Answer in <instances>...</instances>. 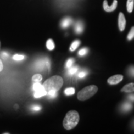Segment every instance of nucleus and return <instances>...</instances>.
<instances>
[{
  "label": "nucleus",
  "mask_w": 134,
  "mask_h": 134,
  "mask_svg": "<svg viewBox=\"0 0 134 134\" xmlns=\"http://www.w3.org/2000/svg\"><path fill=\"white\" fill-rule=\"evenodd\" d=\"M80 120L79 114L76 110H70L65 115L63 125L65 129L71 130L75 127Z\"/></svg>",
  "instance_id": "obj_1"
},
{
  "label": "nucleus",
  "mask_w": 134,
  "mask_h": 134,
  "mask_svg": "<svg viewBox=\"0 0 134 134\" xmlns=\"http://www.w3.org/2000/svg\"><path fill=\"white\" fill-rule=\"evenodd\" d=\"M133 125H134V121H133Z\"/></svg>",
  "instance_id": "obj_30"
},
{
  "label": "nucleus",
  "mask_w": 134,
  "mask_h": 134,
  "mask_svg": "<svg viewBox=\"0 0 134 134\" xmlns=\"http://www.w3.org/2000/svg\"><path fill=\"white\" fill-rule=\"evenodd\" d=\"M72 23H73V20H72L71 18H70V17H66V18H63L62 20L61 23H60V26L63 29H65V28H68L72 24Z\"/></svg>",
  "instance_id": "obj_7"
},
{
  "label": "nucleus",
  "mask_w": 134,
  "mask_h": 134,
  "mask_svg": "<svg viewBox=\"0 0 134 134\" xmlns=\"http://www.w3.org/2000/svg\"><path fill=\"white\" fill-rule=\"evenodd\" d=\"M134 38V26L132 27V29H130V31L129 33L128 36H127V39L129 41H131L132 39H133Z\"/></svg>",
  "instance_id": "obj_22"
},
{
  "label": "nucleus",
  "mask_w": 134,
  "mask_h": 134,
  "mask_svg": "<svg viewBox=\"0 0 134 134\" xmlns=\"http://www.w3.org/2000/svg\"><path fill=\"white\" fill-rule=\"evenodd\" d=\"M88 51H89V50H88V48L84 47L83 48H81V49L80 50L79 52H78V55H79L80 56L83 57V56H85V55H86L87 53H88Z\"/></svg>",
  "instance_id": "obj_20"
},
{
  "label": "nucleus",
  "mask_w": 134,
  "mask_h": 134,
  "mask_svg": "<svg viewBox=\"0 0 134 134\" xmlns=\"http://www.w3.org/2000/svg\"><path fill=\"white\" fill-rule=\"evenodd\" d=\"M134 6V0H127V9L129 13H132L133 11Z\"/></svg>",
  "instance_id": "obj_12"
},
{
  "label": "nucleus",
  "mask_w": 134,
  "mask_h": 134,
  "mask_svg": "<svg viewBox=\"0 0 134 134\" xmlns=\"http://www.w3.org/2000/svg\"><path fill=\"white\" fill-rule=\"evenodd\" d=\"M122 92H125V93H132L134 91V83H131L127 84L122 88L121 90Z\"/></svg>",
  "instance_id": "obj_10"
},
{
  "label": "nucleus",
  "mask_w": 134,
  "mask_h": 134,
  "mask_svg": "<svg viewBox=\"0 0 134 134\" xmlns=\"http://www.w3.org/2000/svg\"><path fill=\"white\" fill-rule=\"evenodd\" d=\"M75 62V59L73 58H70L69 59L67 60L66 64H65V66L66 68H70V67H71L73 63Z\"/></svg>",
  "instance_id": "obj_19"
},
{
  "label": "nucleus",
  "mask_w": 134,
  "mask_h": 134,
  "mask_svg": "<svg viewBox=\"0 0 134 134\" xmlns=\"http://www.w3.org/2000/svg\"><path fill=\"white\" fill-rule=\"evenodd\" d=\"M80 43H81V42H80V41H78V40L74 41L73 43H71V46H70V50H71V52L75 51V50H76V48L78 47H79V46L80 45Z\"/></svg>",
  "instance_id": "obj_14"
},
{
  "label": "nucleus",
  "mask_w": 134,
  "mask_h": 134,
  "mask_svg": "<svg viewBox=\"0 0 134 134\" xmlns=\"http://www.w3.org/2000/svg\"><path fill=\"white\" fill-rule=\"evenodd\" d=\"M117 6V0H114L113 4L111 6H109L108 4V1L106 0H104L103 2V8L104 11L106 12H113L114 10L116 9Z\"/></svg>",
  "instance_id": "obj_4"
},
{
  "label": "nucleus",
  "mask_w": 134,
  "mask_h": 134,
  "mask_svg": "<svg viewBox=\"0 0 134 134\" xmlns=\"http://www.w3.org/2000/svg\"><path fill=\"white\" fill-rule=\"evenodd\" d=\"M123 80V76L121 75H116L110 77L108 80V83L110 85H116Z\"/></svg>",
  "instance_id": "obj_6"
},
{
  "label": "nucleus",
  "mask_w": 134,
  "mask_h": 134,
  "mask_svg": "<svg viewBox=\"0 0 134 134\" xmlns=\"http://www.w3.org/2000/svg\"><path fill=\"white\" fill-rule=\"evenodd\" d=\"M24 58V55H15L13 56V59L15 60H21Z\"/></svg>",
  "instance_id": "obj_25"
},
{
  "label": "nucleus",
  "mask_w": 134,
  "mask_h": 134,
  "mask_svg": "<svg viewBox=\"0 0 134 134\" xmlns=\"http://www.w3.org/2000/svg\"><path fill=\"white\" fill-rule=\"evenodd\" d=\"M3 70V63L1 61V60L0 59V72L2 71Z\"/></svg>",
  "instance_id": "obj_28"
},
{
  "label": "nucleus",
  "mask_w": 134,
  "mask_h": 134,
  "mask_svg": "<svg viewBox=\"0 0 134 134\" xmlns=\"http://www.w3.org/2000/svg\"><path fill=\"white\" fill-rule=\"evenodd\" d=\"M1 42H0V50H1Z\"/></svg>",
  "instance_id": "obj_29"
},
{
  "label": "nucleus",
  "mask_w": 134,
  "mask_h": 134,
  "mask_svg": "<svg viewBox=\"0 0 134 134\" xmlns=\"http://www.w3.org/2000/svg\"><path fill=\"white\" fill-rule=\"evenodd\" d=\"M75 93V88H71V87L65 89V94L66 95V96H71V95L74 94Z\"/></svg>",
  "instance_id": "obj_16"
},
{
  "label": "nucleus",
  "mask_w": 134,
  "mask_h": 134,
  "mask_svg": "<svg viewBox=\"0 0 134 134\" xmlns=\"http://www.w3.org/2000/svg\"><path fill=\"white\" fill-rule=\"evenodd\" d=\"M98 90V87L94 85L86 86L78 93L77 97H78V99L81 101L86 100L94 96L97 93Z\"/></svg>",
  "instance_id": "obj_3"
},
{
  "label": "nucleus",
  "mask_w": 134,
  "mask_h": 134,
  "mask_svg": "<svg viewBox=\"0 0 134 134\" xmlns=\"http://www.w3.org/2000/svg\"><path fill=\"white\" fill-rule=\"evenodd\" d=\"M133 105L130 102H125L120 106V109L124 113H128L132 110Z\"/></svg>",
  "instance_id": "obj_8"
},
{
  "label": "nucleus",
  "mask_w": 134,
  "mask_h": 134,
  "mask_svg": "<svg viewBox=\"0 0 134 134\" xmlns=\"http://www.w3.org/2000/svg\"><path fill=\"white\" fill-rule=\"evenodd\" d=\"M127 98L130 100V102H134V94H130Z\"/></svg>",
  "instance_id": "obj_27"
},
{
  "label": "nucleus",
  "mask_w": 134,
  "mask_h": 134,
  "mask_svg": "<svg viewBox=\"0 0 134 134\" xmlns=\"http://www.w3.org/2000/svg\"><path fill=\"white\" fill-rule=\"evenodd\" d=\"M43 88V85H41L39 82H35L33 85V90H34L35 91H38V90H41V89Z\"/></svg>",
  "instance_id": "obj_18"
},
{
  "label": "nucleus",
  "mask_w": 134,
  "mask_h": 134,
  "mask_svg": "<svg viewBox=\"0 0 134 134\" xmlns=\"http://www.w3.org/2000/svg\"><path fill=\"white\" fill-rule=\"evenodd\" d=\"M84 30V24L83 22L81 21H78L75 23V31L78 34L83 32Z\"/></svg>",
  "instance_id": "obj_9"
},
{
  "label": "nucleus",
  "mask_w": 134,
  "mask_h": 134,
  "mask_svg": "<svg viewBox=\"0 0 134 134\" xmlns=\"http://www.w3.org/2000/svg\"><path fill=\"white\" fill-rule=\"evenodd\" d=\"M47 48L49 50H52L55 48V44L52 39H48L46 43Z\"/></svg>",
  "instance_id": "obj_15"
},
{
  "label": "nucleus",
  "mask_w": 134,
  "mask_h": 134,
  "mask_svg": "<svg viewBox=\"0 0 134 134\" xmlns=\"http://www.w3.org/2000/svg\"><path fill=\"white\" fill-rule=\"evenodd\" d=\"M128 73L130 76L132 77H134V66H131L129 67L128 70Z\"/></svg>",
  "instance_id": "obj_24"
},
{
  "label": "nucleus",
  "mask_w": 134,
  "mask_h": 134,
  "mask_svg": "<svg viewBox=\"0 0 134 134\" xmlns=\"http://www.w3.org/2000/svg\"><path fill=\"white\" fill-rule=\"evenodd\" d=\"M47 93V92L45 90L44 88H43L41 89V90H38V91H35L34 97L36 98H41V97H42L43 96H46Z\"/></svg>",
  "instance_id": "obj_11"
},
{
  "label": "nucleus",
  "mask_w": 134,
  "mask_h": 134,
  "mask_svg": "<svg viewBox=\"0 0 134 134\" xmlns=\"http://www.w3.org/2000/svg\"><path fill=\"white\" fill-rule=\"evenodd\" d=\"M78 70H79V68L78 66H73V67H70V68H68V71H67V74L70 76L71 75H73L78 72Z\"/></svg>",
  "instance_id": "obj_13"
},
{
  "label": "nucleus",
  "mask_w": 134,
  "mask_h": 134,
  "mask_svg": "<svg viewBox=\"0 0 134 134\" xmlns=\"http://www.w3.org/2000/svg\"><path fill=\"white\" fill-rule=\"evenodd\" d=\"M47 95H48V96L50 98H56L57 96V91L52 90V91L47 92Z\"/></svg>",
  "instance_id": "obj_21"
},
{
  "label": "nucleus",
  "mask_w": 134,
  "mask_h": 134,
  "mask_svg": "<svg viewBox=\"0 0 134 134\" xmlns=\"http://www.w3.org/2000/svg\"><path fill=\"white\" fill-rule=\"evenodd\" d=\"M87 74H88V72H87V71H81L78 73V75H77V76H78L79 78H83L86 76Z\"/></svg>",
  "instance_id": "obj_23"
},
{
  "label": "nucleus",
  "mask_w": 134,
  "mask_h": 134,
  "mask_svg": "<svg viewBox=\"0 0 134 134\" xmlns=\"http://www.w3.org/2000/svg\"><path fill=\"white\" fill-rule=\"evenodd\" d=\"M63 80L60 76H53L48 78L43 84V86L47 92L52 90L58 91L63 86Z\"/></svg>",
  "instance_id": "obj_2"
},
{
  "label": "nucleus",
  "mask_w": 134,
  "mask_h": 134,
  "mask_svg": "<svg viewBox=\"0 0 134 134\" xmlns=\"http://www.w3.org/2000/svg\"><path fill=\"white\" fill-rule=\"evenodd\" d=\"M42 80V76L41 74L34 75L32 78V81L33 82H40Z\"/></svg>",
  "instance_id": "obj_17"
},
{
  "label": "nucleus",
  "mask_w": 134,
  "mask_h": 134,
  "mask_svg": "<svg viewBox=\"0 0 134 134\" xmlns=\"http://www.w3.org/2000/svg\"><path fill=\"white\" fill-rule=\"evenodd\" d=\"M32 109L33 110H35V111H38L41 109V107L38 106V105H34L32 108Z\"/></svg>",
  "instance_id": "obj_26"
},
{
  "label": "nucleus",
  "mask_w": 134,
  "mask_h": 134,
  "mask_svg": "<svg viewBox=\"0 0 134 134\" xmlns=\"http://www.w3.org/2000/svg\"><path fill=\"white\" fill-rule=\"evenodd\" d=\"M118 25L120 31H123L125 29V26H126V20H125L124 15L122 13H120L119 15Z\"/></svg>",
  "instance_id": "obj_5"
}]
</instances>
